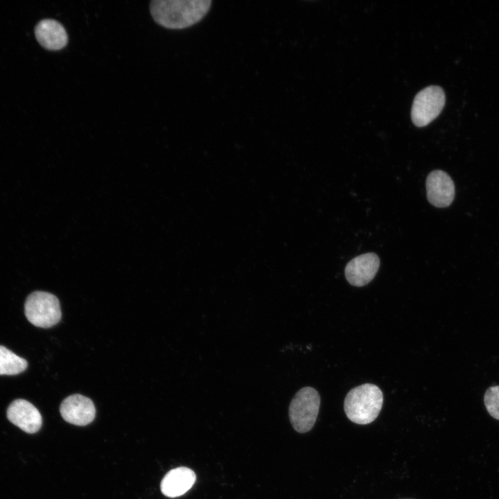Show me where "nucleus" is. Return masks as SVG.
<instances>
[{"label": "nucleus", "instance_id": "f257e3e1", "mask_svg": "<svg viewBox=\"0 0 499 499\" xmlns=\"http://www.w3.org/2000/svg\"><path fill=\"white\" fill-rule=\"evenodd\" d=\"M210 0H153L150 14L159 25L169 29H183L200 21L209 12Z\"/></svg>", "mask_w": 499, "mask_h": 499}, {"label": "nucleus", "instance_id": "f03ea898", "mask_svg": "<svg viewBox=\"0 0 499 499\" xmlns=\"http://www.w3.org/2000/svg\"><path fill=\"white\" fill-rule=\"evenodd\" d=\"M383 403V395L376 385L365 383L351 389L347 394L344 410L352 422L366 425L378 416Z\"/></svg>", "mask_w": 499, "mask_h": 499}, {"label": "nucleus", "instance_id": "7ed1b4c3", "mask_svg": "<svg viewBox=\"0 0 499 499\" xmlns=\"http://www.w3.org/2000/svg\"><path fill=\"white\" fill-rule=\"evenodd\" d=\"M320 396L316 389L305 387L299 389L289 406V418L293 428L299 433L310 430L317 419Z\"/></svg>", "mask_w": 499, "mask_h": 499}, {"label": "nucleus", "instance_id": "20e7f679", "mask_svg": "<svg viewBox=\"0 0 499 499\" xmlns=\"http://www.w3.org/2000/svg\"><path fill=\"white\" fill-rule=\"evenodd\" d=\"M24 313L32 324L41 328L55 325L62 316L57 297L44 291H35L28 296L24 304Z\"/></svg>", "mask_w": 499, "mask_h": 499}, {"label": "nucleus", "instance_id": "39448f33", "mask_svg": "<svg viewBox=\"0 0 499 499\" xmlns=\"http://www.w3.org/2000/svg\"><path fill=\"white\" fill-rule=\"evenodd\" d=\"M446 101L441 87L431 85L421 90L414 97L411 118L417 127H424L441 113Z\"/></svg>", "mask_w": 499, "mask_h": 499}, {"label": "nucleus", "instance_id": "423d86ee", "mask_svg": "<svg viewBox=\"0 0 499 499\" xmlns=\"http://www.w3.org/2000/svg\"><path fill=\"white\" fill-rule=\"evenodd\" d=\"M379 265L380 260L375 253L359 255L347 264L344 269L346 279L352 286H364L374 279Z\"/></svg>", "mask_w": 499, "mask_h": 499}, {"label": "nucleus", "instance_id": "0eeeda50", "mask_svg": "<svg viewBox=\"0 0 499 499\" xmlns=\"http://www.w3.org/2000/svg\"><path fill=\"white\" fill-rule=\"evenodd\" d=\"M60 412L67 422L80 426L90 423L96 414L92 401L78 394L67 397L60 405Z\"/></svg>", "mask_w": 499, "mask_h": 499}, {"label": "nucleus", "instance_id": "6e6552de", "mask_svg": "<svg viewBox=\"0 0 499 499\" xmlns=\"http://www.w3.org/2000/svg\"><path fill=\"white\" fill-rule=\"evenodd\" d=\"M427 198L436 207H448L455 197V185L450 177L444 171L430 172L426 178Z\"/></svg>", "mask_w": 499, "mask_h": 499}, {"label": "nucleus", "instance_id": "1a4fd4ad", "mask_svg": "<svg viewBox=\"0 0 499 499\" xmlns=\"http://www.w3.org/2000/svg\"><path fill=\"white\" fill-rule=\"evenodd\" d=\"M6 414L12 423L27 433L37 432L42 424L39 410L24 399L13 401L8 406Z\"/></svg>", "mask_w": 499, "mask_h": 499}, {"label": "nucleus", "instance_id": "9d476101", "mask_svg": "<svg viewBox=\"0 0 499 499\" xmlns=\"http://www.w3.org/2000/svg\"><path fill=\"white\" fill-rule=\"evenodd\" d=\"M35 35L37 42L48 50H60L68 43L65 28L60 22L52 19L41 20L35 26Z\"/></svg>", "mask_w": 499, "mask_h": 499}, {"label": "nucleus", "instance_id": "9b49d317", "mask_svg": "<svg viewBox=\"0 0 499 499\" xmlns=\"http://www.w3.org/2000/svg\"><path fill=\"white\" fill-rule=\"evenodd\" d=\"M195 472L189 468L180 466L169 471L161 482L162 493L169 498L184 495L194 484Z\"/></svg>", "mask_w": 499, "mask_h": 499}, {"label": "nucleus", "instance_id": "f8f14e48", "mask_svg": "<svg viewBox=\"0 0 499 499\" xmlns=\"http://www.w3.org/2000/svg\"><path fill=\"white\" fill-rule=\"evenodd\" d=\"M27 361L0 345V375H16L27 367Z\"/></svg>", "mask_w": 499, "mask_h": 499}, {"label": "nucleus", "instance_id": "ddd939ff", "mask_svg": "<svg viewBox=\"0 0 499 499\" xmlns=\"http://www.w3.org/2000/svg\"><path fill=\"white\" fill-rule=\"evenodd\" d=\"M484 402L489 414L499 420V385L491 386L487 389Z\"/></svg>", "mask_w": 499, "mask_h": 499}]
</instances>
